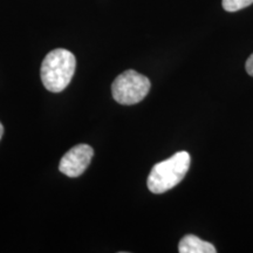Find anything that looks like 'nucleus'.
Returning <instances> with one entry per match:
<instances>
[{"mask_svg":"<svg viewBox=\"0 0 253 253\" xmlns=\"http://www.w3.org/2000/svg\"><path fill=\"white\" fill-rule=\"evenodd\" d=\"M253 4V0H223L221 5L226 12H237Z\"/></svg>","mask_w":253,"mask_h":253,"instance_id":"423d86ee","label":"nucleus"},{"mask_svg":"<svg viewBox=\"0 0 253 253\" xmlns=\"http://www.w3.org/2000/svg\"><path fill=\"white\" fill-rule=\"evenodd\" d=\"M150 86V81L147 77L129 69L120 74L113 82V97L120 104L132 106L141 102L147 96Z\"/></svg>","mask_w":253,"mask_h":253,"instance_id":"7ed1b4c3","label":"nucleus"},{"mask_svg":"<svg viewBox=\"0 0 253 253\" xmlns=\"http://www.w3.org/2000/svg\"><path fill=\"white\" fill-rule=\"evenodd\" d=\"M2 134H4V126H2L1 123H0V140H1Z\"/></svg>","mask_w":253,"mask_h":253,"instance_id":"6e6552de","label":"nucleus"},{"mask_svg":"<svg viewBox=\"0 0 253 253\" xmlns=\"http://www.w3.org/2000/svg\"><path fill=\"white\" fill-rule=\"evenodd\" d=\"M245 68H246V72H248V74L253 77V53L249 56V59L246 60Z\"/></svg>","mask_w":253,"mask_h":253,"instance_id":"0eeeda50","label":"nucleus"},{"mask_svg":"<svg viewBox=\"0 0 253 253\" xmlns=\"http://www.w3.org/2000/svg\"><path fill=\"white\" fill-rule=\"evenodd\" d=\"M77 60L72 52L58 48L49 52L41 63V81L53 93L62 91L74 75Z\"/></svg>","mask_w":253,"mask_h":253,"instance_id":"f257e3e1","label":"nucleus"},{"mask_svg":"<svg viewBox=\"0 0 253 253\" xmlns=\"http://www.w3.org/2000/svg\"><path fill=\"white\" fill-rule=\"evenodd\" d=\"M189 153L178 151L166 161L155 164L148 177V188L153 194H164L181 183L189 171Z\"/></svg>","mask_w":253,"mask_h":253,"instance_id":"f03ea898","label":"nucleus"},{"mask_svg":"<svg viewBox=\"0 0 253 253\" xmlns=\"http://www.w3.org/2000/svg\"><path fill=\"white\" fill-rule=\"evenodd\" d=\"M178 251L181 253H216L217 250L211 243L194 235H186L179 242Z\"/></svg>","mask_w":253,"mask_h":253,"instance_id":"39448f33","label":"nucleus"},{"mask_svg":"<svg viewBox=\"0 0 253 253\" xmlns=\"http://www.w3.org/2000/svg\"><path fill=\"white\" fill-rule=\"evenodd\" d=\"M93 148L88 144H78L63 155L60 161L59 170L68 177L82 175L93 158Z\"/></svg>","mask_w":253,"mask_h":253,"instance_id":"20e7f679","label":"nucleus"}]
</instances>
